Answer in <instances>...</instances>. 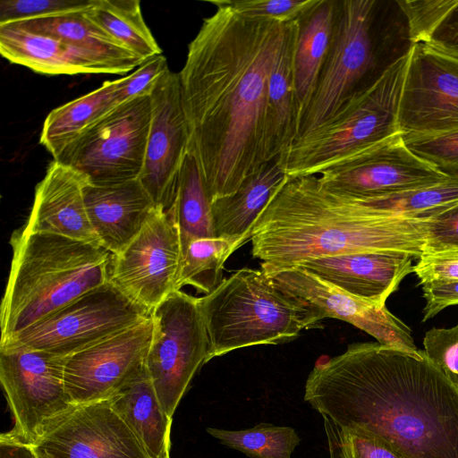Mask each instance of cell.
Here are the masks:
<instances>
[{
  "label": "cell",
  "mask_w": 458,
  "mask_h": 458,
  "mask_svg": "<svg viewBox=\"0 0 458 458\" xmlns=\"http://www.w3.org/2000/svg\"><path fill=\"white\" fill-rule=\"evenodd\" d=\"M84 198L99 245L113 256L136 237L156 207L138 179L108 185L87 182Z\"/></svg>",
  "instance_id": "44dd1931"
},
{
  "label": "cell",
  "mask_w": 458,
  "mask_h": 458,
  "mask_svg": "<svg viewBox=\"0 0 458 458\" xmlns=\"http://www.w3.org/2000/svg\"><path fill=\"white\" fill-rule=\"evenodd\" d=\"M150 315L109 282L0 344L67 357Z\"/></svg>",
  "instance_id": "8fae6325"
},
{
  "label": "cell",
  "mask_w": 458,
  "mask_h": 458,
  "mask_svg": "<svg viewBox=\"0 0 458 458\" xmlns=\"http://www.w3.org/2000/svg\"><path fill=\"white\" fill-rule=\"evenodd\" d=\"M168 69L166 58L162 55L147 59L134 72L123 77L121 89L123 102L149 96L157 80Z\"/></svg>",
  "instance_id": "60d3db41"
},
{
  "label": "cell",
  "mask_w": 458,
  "mask_h": 458,
  "mask_svg": "<svg viewBox=\"0 0 458 458\" xmlns=\"http://www.w3.org/2000/svg\"><path fill=\"white\" fill-rule=\"evenodd\" d=\"M37 449V448H36ZM39 458H48L45 454L37 450Z\"/></svg>",
  "instance_id": "7dc6e473"
},
{
  "label": "cell",
  "mask_w": 458,
  "mask_h": 458,
  "mask_svg": "<svg viewBox=\"0 0 458 458\" xmlns=\"http://www.w3.org/2000/svg\"><path fill=\"white\" fill-rule=\"evenodd\" d=\"M408 58L409 55L393 65L331 120L296 139L277 158L287 177L318 175L399 133L398 110Z\"/></svg>",
  "instance_id": "52a82bcc"
},
{
  "label": "cell",
  "mask_w": 458,
  "mask_h": 458,
  "mask_svg": "<svg viewBox=\"0 0 458 458\" xmlns=\"http://www.w3.org/2000/svg\"><path fill=\"white\" fill-rule=\"evenodd\" d=\"M250 19L287 23L298 20L318 0H215Z\"/></svg>",
  "instance_id": "836d02e7"
},
{
  "label": "cell",
  "mask_w": 458,
  "mask_h": 458,
  "mask_svg": "<svg viewBox=\"0 0 458 458\" xmlns=\"http://www.w3.org/2000/svg\"><path fill=\"white\" fill-rule=\"evenodd\" d=\"M171 209L179 230L182 251L194 239L215 237L211 202L198 162L190 149Z\"/></svg>",
  "instance_id": "f546056e"
},
{
  "label": "cell",
  "mask_w": 458,
  "mask_h": 458,
  "mask_svg": "<svg viewBox=\"0 0 458 458\" xmlns=\"http://www.w3.org/2000/svg\"><path fill=\"white\" fill-rule=\"evenodd\" d=\"M207 432L221 444L249 458H291L301 439L290 427L259 423L253 428L228 430L208 428Z\"/></svg>",
  "instance_id": "d6a6232c"
},
{
  "label": "cell",
  "mask_w": 458,
  "mask_h": 458,
  "mask_svg": "<svg viewBox=\"0 0 458 458\" xmlns=\"http://www.w3.org/2000/svg\"><path fill=\"white\" fill-rule=\"evenodd\" d=\"M152 109L149 96L127 100L89 128L54 158L89 183L139 179L146 156Z\"/></svg>",
  "instance_id": "9c48e42d"
},
{
  "label": "cell",
  "mask_w": 458,
  "mask_h": 458,
  "mask_svg": "<svg viewBox=\"0 0 458 458\" xmlns=\"http://www.w3.org/2000/svg\"><path fill=\"white\" fill-rule=\"evenodd\" d=\"M423 345L428 360L458 387V323L449 328L428 330Z\"/></svg>",
  "instance_id": "f35d334b"
},
{
  "label": "cell",
  "mask_w": 458,
  "mask_h": 458,
  "mask_svg": "<svg viewBox=\"0 0 458 458\" xmlns=\"http://www.w3.org/2000/svg\"><path fill=\"white\" fill-rule=\"evenodd\" d=\"M0 458H39L34 445L26 444L10 431L0 436Z\"/></svg>",
  "instance_id": "f6af8a7d"
},
{
  "label": "cell",
  "mask_w": 458,
  "mask_h": 458,
  "mask_svg": "<svg viewBox=\"0 0 458 458\" xmlns=\"http://www.w3.org/2000/svg\"><path fill=\"white\" fill-rule=\"evenodd\" d=\"M181 259V239L172 209L156 206L136 237L112 255L109 283L151 312L175 291Z\"/></svg>",
  "instance_id": "7c38bea8"
},
{
  "label": "cell",
  "mask_w": 458,
  "mask_h": 458,
  "mask_svg": "<svg viewBox=\"0 0 458 458\" xmlns=\"http://www.w3.org/2000/svg\"><path fill=\"white\" fill-rule=\"evenodd\" d=\"M412 47L398 0H338L330 49L296 139L373 87Z\"/></svg>",
  "instance_id": "277c9868"
},
{
  "label": "cell",
  "mask_w": 458,
  "mask_h": 458,
  "mask_svg": "<svg viewBox=\"0 0 458 458\" xmlns=\"http://www.w3.org/2000/svg\"><path fill=\"white\" fill-rule=\"evenodd\" d=\"M287 179L277 159L265 163L231 195L211 203L216 237L250 241L252 226L276 190Z\"/></svg>",
  "instance_id": "484cf974"
},
{
  "label": "cell",
  "mask_w": 458,
  "mask_h": 458,
  "mask_svg": "<svg viewBox=\"0 0 458 458\" xmlns=\"http://www.w3.org/2000/svg\"><path fill=\"white\" fill-rule=\"evenodd\" d=\"M179 73L190 148L210 202L265 163L267 85L287 23L242 17L209 1Z\"/></svg>",
  "instance_id": "6da1fadb"
},
{
  "label": "cell",
  "mask_w": 458,
  "mask_h": 458,
  "mask_svg": "<svg viewBox=\"0 0 458 458\" xmlns=\"http://www.w3.org/2000/svg\"><path fill=\"white\" fill-rule=\"evenodd\" d=\"M0 52L11 63L43 74H123L94 52L30 32L14 23L0 25Z\"/></svg>",
  "instance_id": "7402d4cb"
},
{
  "label": "cell",
  "mask_w": 458,
  "mask_h": 458,
  "mask_svg": "<svg viewBox=\"0 0 458 458\" xmlns=\"http://www.w3.org/2000/svg\"><path fill=\"white\" fill-rule=\"evenodd\" d=\"M153 321L149 315L64 358L68 394L77 404L109 399L145 366Z\"/></svg>",
  "instance_id": "2e32d148"
},
{
  "label": "cell",
  "mask_w": 458,
  "mask_h": 458,
  "mask_svg": "<svg viewBox=\"0 0 458 458\" xmlns=\"http://www.w3.org/2000/svg\"><path fill=\"white\" fill-rule=\"evenodd\" d=\"M397 123L404 139L458 129V58L424 42L413 45Z\"/></svg>",
  "instance_id": "4fadbf2b"
},
{
  "label": "cell",
  "mask_w": 458,
  "mask_h": 458,
  "mask_svg": "<svg viewBox=\"0 0 458 458\" xmlns=\"http://www.w3.org/2000/svg\"><path fill=\"white\" fill-rule=\"evenodd\" d=\"M337 3L338 0H318L315 5L298 19L293 80L299 125L315 92L330 49Z\"/></svg>",
  "instance_id": "cb8c5ba5"
},
{
  "label": "cell",
  "mask_w": 458,
  "mask_h": 458,
  "mask_svg": "<svg viewBox=\"0 0 458 458\" xmlns=\"http://www.w3.org/2000/svg\"><path fill=\"white\" fill-rule=\"evenodd\" d=\"M64 358L22 347L0 348V381L13 419L10 433L36 445L76 404L64 376Z\"/></svg>",
  "instance_id": "30bf717a"
},
{
  "label": "cell",
  "mask_w": 458,
  "mask_h": 458,
  "mask_svg": "<svg viewBox=\"0 0 458 458\" xmlns=\"http://www.w3.org/2000/svg\"><path fill=\"white\" fill-rule=\"evenodd\" d=\"M149 98L152 118L145 161L138 180L155 206L170 210L190 148L179 73L168 69L156 82Z\"/></svg>",
  "instance_id": "9a60e30c"
},
{
  "label": "cell",
  "mask_w": 458,
  "mask_h": 458,
  "mask_svg": "<svg viewBox=\"0 0 458 458\" xmlns=\"http://www.w3.org/2000/svg\"><path fill=\"white\" fill-rule=\"evenodd\" d=\"M408 20L413 45L430 36L458 0H398Z\"/></svg>",
  "instance_id": "8d00e7d4"
},
{
  "label": "cell",
  "mask_w": 458,
  "mask_h": 458,
  "mask_svg": "<svg viewBox=\"0 0 458 458\" xmlns=\"http://www.w3.org/2000/svg\"><path fill=\"white\" fill-rule=\"evenodd\" d=\"M333 433L343 458H406L387 442L364 431L339 428L324 418Z\"/></svg>",
  "instance_id": "74e56055"
},
{
  "label": "cell",
  "mask_w": 458,
  "mask_h": 458,
  "mask_svg": "<svg viewBox=\"0 0 458 458\" xmlns=\"http://www.w3.org/2000/svg\"><path fill=\"white\" fill-rule=\"evenodd\" d=\"M208 361L232 351L292 341L318 321L317 312L280 290L261 269L241 268L198 298Z\"/></svg>",
  "instance_id": "8992f818"
},
{
  "label": "cell",
  "mask_w": 458,
  "mask_h": 458,
  "mask_svg": "<svg viewBox=\"0 0 458 458\" xmlns=\"http://www.w3.org/2000/svg\"><path fill=\"white\" fill-rule=\"evenodd\" d=\"M107 400L149 458H170L173 419L162 408L145 366Z\"/></svg>",
  "instance_id": "d4e9b609"
},
{
  "label": "cell",
  "mask_w": 458,
  "mask_h": 458,
  "mask_svg": "<svg viewBox=\"0 0 458 458\" xmlns=\"http://www.w3.org/2000/svg\"><path fill=\"white\" fill-rule=\"evenodd\" d=\"M421 287L426 301L422 310L423 322L447 307L458 305V280L432 282L422 284Z\"/></svg>",
  "instance_id": "7bdbcfd3"
},
{
  "label": "cell",
  "mask_w": 458,
  "mask_h": 458,
  "mask_svg": "<svg viewBox=\"0 0 458 458\" xmlns=\"http://www.w3.org/2000/svg\"><path fill=\"white\" fill-rule=\"evenodd\" d=\"M150 316L153 332L145 367L162 408L173 419L192 378L208 361V336L198 298L181 290Z\"/></svg>",
  "instance_id": "ba28073f"
},
{
  "label": "cell",
  "mask_w": 458,
  "mask_h": 458,
  "mask_svg": "<svg viewBox=\"0 0 458 458\" xmlns=\"http://www.w3.org/2000/svg\"><path fill=\"white\" fill-rule=\"evenodd\" d=\"M424 43L458 58V3Z\"/></svg>",
  "instance_id": "ee69618b"
},
{
  "label": "cell",
  "mask_w": 458,
  "mask_h": 458,
  "mask_svg": "<svg viewBox=\"0 0 458 458\" xmlns=\"http://www.w3.org/2000/svg\"><path fill=\"white\" fill-rule=\"evenodd\" d=\"M304 400L337 427L379 437L406 458H458V387L422 350L357 343L322 356Z\"/></svg>",
  "instance_id": "7a4b0ae2"
},
{
  "label": "cell",
  "mask_w": 458,
  "mask_h": 458,
  "mask_svg": "<svg viewBox=\"0 0 458 458\" xmlns=\"http://www.w3.org/2000/svg\"><path fill=\"white\" fill-rule=\"evenodd\" d=\"M87 182L81 173L54 160L36 187L31 212L23 227L100 247L86 208Z\"/></svg>",
  "instance_id": "ffe728a7"
},
{
  "label": "cell",
  "mask_w": 458,
  "mask_h": 458,
  "mask_svg": "<svg viewBox=\"0 0 458 458\" xmlns=\"http://www.w3.org/2000/svg\"><path fill=\"white\" fill-rule=\"evenodd\" d=\"M318 178L333 191L370 199L437 185L451 177L415 155L399 132L325 169Z\"/></svg>",
  "instance_id": "5bb4252c"
},
{
  "label": "cell",
  "mask_w": 458,
  "mask_h": 458,
  "mask_svg": "<svg viewBox=\"0 0 458 458\" xmlns=\"http://www.w3.org/2000/svg\"><path fill=\"white\" fill-rule=\"evenodd\" d=\"M10 244L0 344L109 282L112 254L101 247L24 227L13 233Z\"/></svg>",
  "instance_id": "5b68a950"
},
{
  "label": "cell",
  "mask_w": 458,
  "mask_h": 458,
  "mask_svg": "<svg viewBox=\"0 0 458 458\" xmlns=\"http://www.w3.org/2000/svg\"><path fill=\"white\" fill-rule=\"evenodd\" d=\"M358 200L380 216L431 218L458 204V178H450L433 186Z\"/></svg>",
  "instance_id": "1f68e13d"
},
{
  "label": "cell",
  "mask_w": 458,
  "mask_h": 458,
  "mask_svg": "<svg viewBox=\"0 0 458 458\" xmlns=\"http://www.w3.org/2000/svg\"><path fill=\"white\" fill-rule=\"evenodd\" d=\"M413 272L420 284L458 280V249L422 253Z\"/></svg>",
  "instance_id": "ab89813d"
},
{
  "label": "cell",
  "mask_w": 458,
  "mask_h": 458,
  "mask_svg": "<svg viewBox=\"0 0 458 458\" xmlns=\"http://www.w3.org/2000/svg\"><path fill=\"white\" fill-rule=\"evenodd\" d=\"M35 447L48 458H149L108 400L75 405Z\"/></svg>",
  "instance_id": "ac0fdd59"
},
{
  "label": "cell",
  "mask_w": 458,
  "mask_h": 458,
  "mask_svg": "<svg viewBox=\"0 0 458 458\" xmlns=\"http://www.w3.org/2000/svg\"><path fill=\"white\" fill-rule=\"evenodd\" d=\"M325 428L327 436L330 458H343L340 448L335 441L333 433L327 427H325Z\"/></svg>",
  "instance_id": "bcb514c9"
},
{
  "label": "cell",
  "mask_w": 458,
  "mask_h": 458,
  "mask_svg": "<svg viewBox=\"0 0 458 458\" xmlns=\"http://www.w3.org/2000/svg\"><path fill=\"white\" fill-rule=\"evenodd\" d=\"M84 14L144 61L162 54L139 0H93Z\"/></svg>",
  "instance_id": "f1b7e54d"
},
{
  "label": "cell",
  "mask_w": 458,
  "mask_h": 458,
  "mask_svg": "<svg viewBox=\"0 0 458 458\" xmlns=\"http://www.w3.org/2000/svg\"><path fill=\"white\" fill-rule=\"evenodd\" d=\"M35 34L52 37L88 49L116 65L123 74L145 61L89 20L84 11L13 22Z\"/></svg>",
  "instance_id": "83f0119b"
},
{
  "label": "cell",
  "mask_w": 458,
  "mask_h": 458,
  "mask_svg": "<svg viewBox=\"0 0 458 458\" xmlns=\"http://www.w3.org/2000/svg\"><path fill=\"white\" fill-rule=\"evenodd\" d=\"M297 30L298 20L291 21L268 80L265 123L267 162L284 154L298 135L299 115L293 80Z\"/></svg>",
  "instance_id": "603a6c76"
},
{
  "label": "cell",
  "mask_w": 458,
  "mask_h": 458,
  "mask_svg": "<svg viewBox=\"0 0 458 458\" xmlns=\"http://www.w3.org/2000/svg\"><path fill=\"white\" fill-rule=\"evenodd\" d=\"M245 242L239 238L205 237L191 241L182 251L175 291L190 285L208 294L223 281L227 259Z\"/></svg>",
  "instance_id": "4dcf8cb0"
},
{
  "label": "cell",
  "mask_w": 458,
  "mask_h": 458,
  "mask_svg": "<svg viewBox=\"0 0 458 458\" xmlns=\"http://www.w3.org/2000/svg\"><path fill=\"white\" fill-rule=\"evenodd\" d=\"M93 0H2L0 25L85 11Z\"/></svg>",
  "instance_id": "d590c367"
},
{
  "label": "cell",
  "mask_w": 458,
  "mask_h": 458,
  "mask_svg": "<svg viewBox=\"0 0 458 458\" xmlns=\"http://www.w3.org/2000/svg\"><path fill=\"white\" fill-rule=\"evenodd\" d=\"M419 157L451 178H458V129L429 137L403 138Z\"/></svg>",
  "instance_id": "e575fe53"
},
{
  "label": "cell",
  "mask_w": 458,
  "mask_h": 458,
  "mask_svg": "<svg viewBox=\"0 0 458 458\" xmlns=\"http://www.w3.org/2000/svg\"><path fill=\"white\" fill-rule=\"evenodd\" d=\"M123 78L104 82L97 89L53 109L46 117L39 142L53 157L89 128L123 103Z\"/></svg>",
  "instance_id": "4316f807"
},
{
  "label": "cell",
  "mask_w": 458,
  "mask_h": 458,
  "mask_svg": "<svg viewBox=\"0 0 458 458\" xmlns=\"http://www.w3.org/2000/svg\"><path fill=\"white\" fill-rule=\"evenodd\" d=\"M414 259L400 252H360L323 257L293 266L382 308L403 279L413 272Z\"/></svg>",
  "instance_id": "d6986e66"
},
{
  "label": "cell",
  "mask_w": 458,
  "mask_h": 458,
  "mask_svg": "<svg viewBox=\"0 0 458 458\" xmlns=\"http://www.w3.org/2000/svg\"><path fill=\"white\" fill-rule=\"evenodd\" d=\"M261 268L280 290L312 308L321 320L340 319L373 336L379 344L410 352L419 351L411 328L386 306L377 307L297 266L261 265Z\"/></svg>",
  "instance_id": "e0dca14e"
},
{
  "label": "cell",
  "mask_w": 458,
  "mask_h": 458,
  "mask_svg": "<svg viewBox=\"0 0 458 458\" xmlns=\"http://www.w3.org/2000/svg\"><path fill=\"white\" fill-rule=\"evenodd\" d=\"M454 249H458V204L430 220L423 253Z\"/></svg>",
  "instance_id": "b9f144b4"
},
{
  "label": "cell",
  "mask_w": 458,
  "mask_h": 458,
  "mask_svg": "<svg viewBox=\"0 0 458 458\" xmlns=\"http://www.w3.org/2000/svg\"><path fill=\"white\" fill-rule=\"evenodd\" d=\"M432 218L380 216L327 189L318 175L287 177L252 226L251 253L272 267L360 252H400L418 259Z\"/></svg>",
  "instance_id": "3957f363"
}]
</instances>
